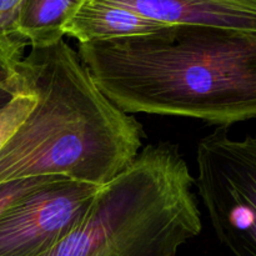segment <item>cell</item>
Instances as JSON below:
<instances>
[{"label":"cell","instance_id":"1","mask_svg":"<svg viewBox=\"0 0 256 256\" xmlns=\"http://www.w3.org/2000/svg\"><path fill=\"white\" fill-rule=\"evenodd\" d=\"M78 55L126 114L192 118L219 128L256 118V32L169 25L79 44Z\"/></svg>","mask_w":256,"mask_h":256},{"label":"cell","instance_id":"2","mask_svg":"<svg viewBox=\"0 0 256 256\" xmlns=\"http://www.w3.org/2000/svg\"><path fill=\"white\" fill-rule=\"evenodd\" d=\"M20 72L36 104L0 149V185L60 178L102 186L132 164L142 125L108 99L64 39L30 48Z\"/></svg>","mask_w":256,"mask_h":256},{"label":"cell","instance_id":"3","mask_svg":"<svg viewBox=\"0 0 256 256\" xmlns=\"http://www.w3.org/2000/svg\"><path fill=\"white\" fill-rule=\"evenodd\" d=\"M194 184L176 145H148L40 256H175L202 229Z\"/></svg>","mask_w":256,"mask_h":256},{"label":"cell","instance_id":"4","mask_svg":"<svg viewBox=\"0 0 256 256\" xmlns=\"http://www.w3.org/2000/svg\"><path fill=\"white\" fill-rule=\"evenodd\" d=\"M198 192L219 242L234 256H256V136L234 139L226 128L196 148Z\"/></svg>","mask_w":256,"mask_h":256},{"label":"cell","instance_id":"5","mask_svg":"<svg viewBox=\"0 0 256 256\" xmlns=\"http://www.w3.org/2000/svg\"><path fill=\"white\" fill-rule=\"evenodd\" d=\"M99 186L60 179L0 215V256H40L70 232Z\"/></svg>","mask_w":256,"mask_h":256},{"label":"cell","instance_id":"6","mask_svg":"<svg viewBox=\"0 0 256 256\" xmlns=\"http://www.w3.org/2000/svg\"><path fill=\"white\" fill-rule=\"evenodd\" d=\"M166 25L256 32V0H100Z\"/></svg>","mask_w":256,"mask_h":256},{"label":"cell","instance_id":"7","mask_svg":"<svg viewBox=\"0 0 256 256\" xmlns=\"http://www.w3.org/2000/svg\"><path fill=\"white\" fill-rule=\"evenodd\" d=\"M169 25L132 10L100 0H85L64 28V34L79 42H110L154 34Z\"/></svg>","mask_w":256,"mask_h":256},{"label":"cell","instance_id":"8","mask_svg":"<svg viewBox=\"0 0 256 256\" xmlns=\"http://www.w3.org/2000/svg\"><path fill=\"white\" fill-rule=\"evenodd\" d=\"M85 0H22L16 20L18 34L30 48L62 40L64 28Z\"/></svg>","mask_w":256,"mask_h":256},{"label":"cell","instance_id":"9","mask_svg":"<svg viewBox=\"0 0 256 256\" xmlns=\"http://www.w3.org/2000/svg\"><path fill=\"white\" fill-rule=\"evenodd\" d=\"M28 42L19 34L0 32V112L20 92H25L20 62Z\"/></svg>","mask_w":256,"mask_h":256},{"label":"cell","instance_id":"10","mask_svg":"<svg viewBox=\"0 0 256 256\" xmlns=\"http://www.w3.org/2000/svg\"><path fill=\"white\" fill-rule=\"evenodd\" d=\"M35 104L36 95L26 88L0 112V149L24 122Z\"/></svg>","mask_w":256,"mask_h":256},{"label":"cell","instance_id":"11","mask_svg":"<svg viewBox=\"0 0 256 256\" xmlns=\"http://www.w3.org/2000/svg\"><path fill=\"white\" fill-rule=\"evenodd\" d=\"M60 180V178H38V179H25L19 182H12L0 185V215L4 214L10 206L26 196L30 192L44 188L52 182Z\"/></svg>","mask_w":256,"mask_h":256},{"label":"cell","instance_id":"12","mask_svg":"<svg viewBox=\"0 0 256 256\" xmlns=\"http://www.w3.org/2000/svg\"><path fill=\"white\" fill-rule=\"evenodd\" d=\"M22 2V0H0V32H16L15 26Z\"/></svg>","mask_w":256,"mask_h":256}]
</instances>
